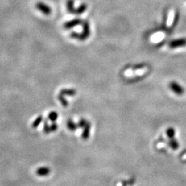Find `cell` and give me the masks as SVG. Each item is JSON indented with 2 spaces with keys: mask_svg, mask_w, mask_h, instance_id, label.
<instances>
[{
  "mask_svg": "<svg viewBox=\"0 0 186 186\" xmlns=\"http://www.w3.org/2000/svg\"><path fill=\"white\" fill-rule=\"evenodd\" d=\"M36 7L38 10L41 12L43 14L45 15H50L51 13H52V9L48 5H47L44 2H39L37 3Z\"/></svg>",
  "mask_w": 186,
  "mask_h": 186,
  "instance_id": "3",
  "label": "cell"
},
{
  "mask_svg": "<svg viewBox=\"0 0 186 186\" xmlns=\"http://www.w3.org/2000/svg\"><path fill=\"white\" fill-rule=\"evenodd\" d=\"M170 88L174 93L179 95H181L184 93V89L179 84H176L175 82H172L170 84Z\"/></svg>",
  "mask_w": 186,
  "mask_h": 186,
  "instance_id": "4",
  "label": "cell"
},
{
  "mask_svg": "<svg viewBox=\"0 0 186 186\" xmlns=\"http://www.w3.org/2000/svg\"><path fill=\"white\" fill-rule=\"evenodd\" d=\"M74 2H75V0H67L66 2L67 10L70 13L75 14H81L86 10V4H83L79 8H75V7H74Z\"/></svg>",
  "mask_w": 186,
  "mask_h": 186,
  "instance_id": "1",
  "label": "cell"
},
{
  "mask_svg": "<svg viewBox=\"0 0 186 186\" xmlns=\"http://www.w3.org/2000/svg\"><path fill=\"white\" fill-rule=\"evenodd\" d=\"M83 23V21L81 19H74L72 20L68 21L64 23V28L66 29L72 28L75 26H78Z\"/></svg>",
  "mask_w": 186,
  "mask_h": 186,
  "instance_id": "5",
  "label": "cell"
},
{
  "mask_svg": "<svg viewBox=\"0 0 186 186\" xmlns=\"http://www.w3.org/2000/svg\"><path fill=\"white\" fill-rule=\"evenodd\" d=\"M166 134H167V137L170 138H173L174 137H175V129H174L173 128H167L166 130Z\"/></svg>",
  "mask_w": 186,
  "mask_h": 186,
  "instance_id": "7",
  "label": "cell"
},
{
  "mask_svg": "<svg viewBox=\"0 0 186 186\" xmlns=\"http://www.w3.org/2000/svg\"><path fill=\"white\" fill-rule=\"evenodd\" d=\"M182 44V45H184V44H185L186 43V41L185 40H184V39H182V40H180L179 41V42L178 43V42H174V43H172V44H171V46H176L177 45H179V44Z\"/></svg>",
  "mask_w": 186,
  "mask_h": 186,
  "instance_id": "8",
  "label": "cell"
},
{
  "mask_svg": "<svg viewBox=\"0 0 186 186\" xmlns=\"http://www.w3.org/2000/svg\"><path fill=\"white\" fill-rule=\"evenodd\" d=\"M90 34V26L89 23L87 21H84L83 22V32L82 33H76V32H73L71 33V37L75 38V39H77L79 40H84L87 39Z\"/></svg>",
  "mask_w": 186,
  "mask_h": 186,
  "instance_id": "2",
  "label": "cell"
},
{
  "mask_svg": "<svg viewBox=\"0 0 186 186\" xmlns=\"http://www.w3.org/2000/svg\"><path fill=\"white\" fill-rule=\"evenodd\" d=\"M169 145H170V147H171V148L173 149V150L178 149L179 146V142L176 139H175L174 138H170V140L169 141Z\"/></svg>",
  "mask_w": 186,
  "mask_h": 186,
  "instance_id": "6",
  "label": "cell"
}]
</instances>
